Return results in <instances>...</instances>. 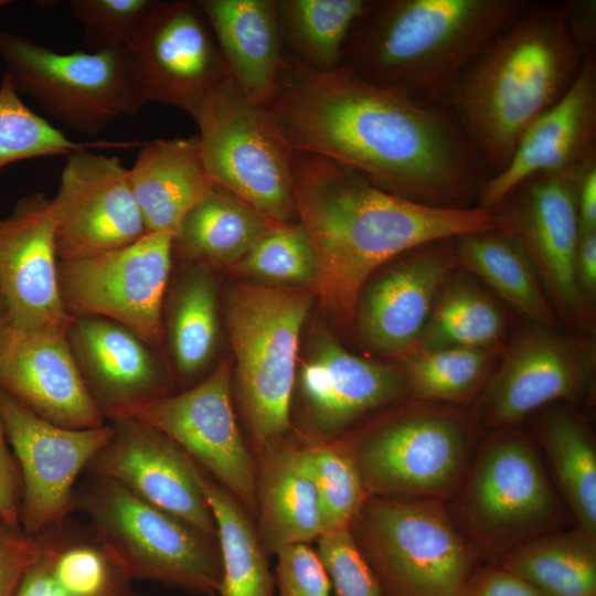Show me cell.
<instances>
[{
  "mask_svg": "<svg viewBox=\"0 0 596 596\" xmlns=\"http://www.w3.org/2000/svg\"><path fill=\"white\" fill-rule=\"evenodd\" d=\"M265 108L289 149L331 159L414 203L477 206L489 178L444 106L366 82L343 65L315 72L285 53Z\"/></svg>",
  "mask_w": 596,
  "mask_h": 596,
  "instance_id": "6da1fadb",
  "label": "cell"
},
{
  "mask_svg": "<svg viewBox=\"0 0 596 596\" xmlns=\"http://www.w3.org/2000/svg\"><path fill=\"white\" fill-rule=\"evenodd\" d=\"M298 222L316 256L313 288L343 327L384 265L430 242L500 228L494 207L438 209L385 192L331 159L292 150Z\"/></svg>",
  "mask_w": 596,
  "mask_h": 596,
  "instance_id": "7a4b0ae2",
  "label": "cell"
},
{
  "mask_svg": "<svg viewBox=\"0 0 596 596\" xmlns=\"http://www.w3.org/2000/svg\"><path fill=\"white\" fill-rule=\"evenodd\" d=\"M587 56L570 31L564 1L526 0L462 68L441 106L489 178L505 168L534 119L567 92Z\"/></svg>",
  "mask_w": 596,
  "mask_h": 596,
  "instance_id": "3957f363",
  "label": "cell"
},
{
  "mask_svg": "<svg viewBox=\"0 0 596 596\" xmlns=\"http://www.w3.org/2000/svg\"><path fill=\"white\" fill-rule=\"evenodd\" d=\"M526 0H368L342 65L372 84L427 105Z\"/></svg>",
  "mask_w": 596,
  "mask_h": 596,
  "instance_id": "277c9868",
  "label": "cell"
},
{
  "mask_svg": "<svg viewBox=\"0 0 596 596\" xmlns=\"http://www.w3.org/2000/svg\"><path fill=\"white\" fill-rule=\"evenodd\" d=\"M454 519L485 562L566 528L570 513L536 444L517 427L483 435L447 501Z\"/></svg>",
  "mask_w": 596,
  "mask_h": 596,
  "instance_id": "5b68a950",
  "label": "cell"
},
{
  "mask_svg": "<svg viewBox=\"0 0 596 596\" xmlns=\"http://www.w3.org/2000/svg\"><path fill=\"white\" fill-rule=\"evenodd\" d=\"M472 407L413 400L347 436L370 497L447 502L482 438Z\"/></svg>",
  "mask_w": 596,
  "mask_h": 596,
  "instance_id": "8992f818",
  "label": "cell"
},
{
  "mask_svg": "<svg viewBox=\"0 0 596 596\" xmlns=\"http://www.w3.org/2000/svg\"><path fill=\"white\" fill-rule=\"evenodd\" d=\"M312 294L294 288L242 284L225 301V320L235 355L238 407L253 454L289 433L299 338Z\"/></svg>",
  "mask_w": 596,
  "mask_h": 596,
  "instance_id": "52a82bcc",
  "label": "cell"
},
{
  "mask_svg": "<svg viewBox=\"0 0 596 596\" xmlns=\"http://www.w3.org/2000/svg\"><path fill=\"white\" fill-rule=\"evenodd\" d=\"M349 532L383 596H458L485 563L441 500L369 497Z\"/></svg>",
  "mask_w": 596,
  "mask_h": 596,
  "instance_id": "ba28073f",
  "label": "cell"
},
{
  "mask_svg": "<svg viewBox=\"0 0 596 596\" xmlns=\"http://www.w3.org/2000/svg\"><path fill=\"white\" fill-rule=\"evenodd\" d=\"M75 498L76 510L131 579L219 595L222 563L216 541L102 477L82 475Z\"/></svg>",
  "mask_w": 596,
  "mask_h": 596,
  "instance_id": "9c48e42d",
  "label": "cell"
},
{
  "mask_svg": "<svg viewBox=\"0 0 596 596\" xmlns=\"http://www.w3.org/2000/svg\"><path fill=\"white\" fill-rule=\"evenodd\" d=\"M205 169L215 188L275 223L298 222L292 150L266 109L228 75L192 116Z\"/></svg>",
  "mask_w": 596,
  "mask_h": 596,
  "instance_id": "30bf717a",
  "label": "cell"
},
{
  "mask_svg": "<svg viewBox=\"0 0 596 596\" xmlns=\"http://www.w3.org/2000/svg\"><path fill=\"white\" fill-rule=\"evenodd\" d=\"M0 58L20 95L78 132L99 135L141 109L126 49L61 53L0 30Z\"/></svg>",
  "mask_w": 596,
  "mask_h": 596,
  "instance_id": "8fae6325",
  "label": "cell"
},
{
  "mask_svg": "<svg viewBox=\"0 0 596 596\" xmlns=\"http://www.w3.org/2000/svg\"><path fill=\"white\" fill-rule=\"evenodd\" d=\"M173 240L169 233H147L123 247L58 260V290L66 312L114 321L148 345H160Z\"/></svg>",
  "mask_w": 596,
  "mask_h": 596,
  "instance_id": "7c38bea8",
  "label": "cell"
},
{
  "mask_svg": "<svg viewBox=\"0 0 596 596\" xmlns=\"http://www.w3.org/2000/svg\"><path fill=\"white\" fill-rule=\"evenodd\" d=\"M594 364L592 338L528 322L503 348L472 408L483 428L517 427L547 405L590 396Z\"/></svg>",
  "mask_w": 596,
  "mask_h": 596,
  "instance_id": "4fadbf2b",
  "label": "cell"
},
{
  "mask_svg": "<svg viewBox=\"0 0 596 596\" xmlns=\"http://www.w3.org/2000/svg\"><path fill=\"white\" fill-rule=\"evenodd\" d=\"M578 166L530 177L494 209L500 231L525 252L555 313L584 332L592 328L594 313L583 302L575 281Z\"/></svg>",
  "mask_w": 596,
  "mask_h": 596,
  "instance_id": "5bb4252c",
  "label": "cell"
},
{
  "mask_svg": "<svg viewBox=\"0 0 596 596\" xmlns=\"http://www.w3.org/2000/svg\"><path fill=\"white\" fill-rule=\"evenodd\" d=\"M118 417L135 418L168 436L255 521L256 460L236 423L228 362H220L194 386L142 403Z\"/></svg>",
  "mask_w": 596,
  "mask_h": 596,
  "instance_id": "9a60e30c",
  "label": "cell"
},
{
  "mask_svg": "<svg viewBox=\"0 0 596 596\" xmlns=\"http://www.w3.org/2000/svg\"><path fill=\"white\" fill-rule=\"evenodd\" d=\"M136 100L175 107L191 117L230 73L196 1H160L126 49Z\"/></svg>",
  "mask_w": 596,
  "mask_h": 596,
  "instance_id": "2e32d148",
  "label": "cell"
},
{
  "mask_svg": "<svg viewBox=\"0 0 596 596\" xmlns=\"http://www.w3.org/2000/svg\"><path fill=\"white\" fill-rule=\"evenodd\" d=\"M0 417L22 478L19 522L30 536L76 510L75 488L113 425L72 429L50 423L0 390Z\"/></svg>",
  "mask_w": 596,
  "mask_h": 596,
  "instance_id": "e0dca14e",
  "label": "cell"
},
{
  "mask_svg": "<svg viewBox=\"0 0 596 596\" xmlns=\"http://www.w3.org/2000/svg\"><path fill=\"white\" fill-rule=\"evenodd\" d=\"M52 201L58 260L111 251L147 234L128 169L117 157L93 149L66 156Z\"/></svg>",
  "mask_w": 596,
  "mask_h": 596,
  "instance_id": "ac0fdd59",
  "label": "cell"
},
{
  "mask_svg": "<svg viewBox=\"0 0 596 596\" xmlns=\"http://www.w3.org/2000/svg\"><path fill=\"white\" fill-rule=\"evenodd\" d=\"M114 432L83 475L110 480L142 501L217 542L216 524L194 460L168 436L130 417L109 421Z\"/></svg>",
  "mask_w": 596,
  "mask_h": 596,
  "instance_id": "d6986e66",
  "label": "cell"
},
{
  "mask_svg": "<svg viewBox=\"0 0 596 596\" xmlns=\"http://www.w3.org/2000/svg\"><path fill=\"white\" fill-rule=\"evenodd\" d=\"M458 268L454 238L427 243L384 265L359 296L353 319L359 340L397 359L415 350L441 287Z\"/></svg>",
  "mask_w": 596,
  "mask_h": 596,
  "instance_id": "ffe728a7",
  "label": "cell"
},
{
  "mask_svg": "<svg viewBox=\"0 0 596 596\" xmlns=\"http://www.w3.org/2000/svg\"><path fill=\"white\" fill-rule=\"evenodd\" d=\"M67 328H20L7 320L0 331V390L55 425L103 426L105 417L83 381Z\"/></svg>",
  "mask_w": 596,
  "mask_h": 596,
  "instance_id": "44dd1931",
  "label": "cell"
},
{
  "mask_svg": "<svg viewBox=\"0 0 596 596\" xmlns=\"http://www.w3.org/2000/svg\"><path fill=\"white\" fill-rule=\"evenodd\" d=\"M55 213L42 192L20 198L0 217V294L20 328L68 327L57 283Z\"/></svg>",
  "mask_w": 596,
  "mask_h": 596,
  "instance_id": "7402d4cb",
  "label": "cell"
},
{
  "mask_svg": "<svg viewBox=\"0 0 596 596\" xmlns=\"http://www.w3.org/2000/svg\"><path fill=\"white\" fill-rule=\"evenodd\" d=\"M304 429L308 438L341 437L356 421L407 397L400 370L349 352L322 334L302 362L298 377Z\"/></svg>",
  "mask_w": 596,
  "mask_h": 596,
  "instance_id": "603a6c76",
  "label": "cell"
},
{
  "mask_svg": "<svg viewBox=\"0 0 596 596\" xmlns=\"http://www.w3.org/2000/svg\"><path fill=\"white\" fill-rule=\"evenodd\" d=\"M596 151V57L587 56L567 92L525 129L498 174L483 184L478 206H497L524 180L578 166Z\"/></svg>",
  "mask_w": 596,
  "mask_h": 596,
  "instance_id": "cb8c5ba5",
  "label": "cell"
},
{
  "mask_svg": "<svg viewBox=\"0 0 596 596\" xmlns=\"http://www.w3.org/2000/svg\"><path fill=\"white\" fill-rule=\"evenodd\" d=\"M67 338L87 391L105 419L171 394L150 345L119 323L72 317Z\"/></svg>",
  "mask_w": 596,
  "mask_h": 596,
  "instance_id": "d4e9b609",
  "label": "cell"
},
{
  "mask_svg": "<svg viewBox=\"0 0 596 596\" xmlns=\"http://www.w3.org/2000/svg\"><path fill=\"white\" fill-rule=\"evenodd\" d=\"M32 538L38 555L13 596H139L88 524L68 517Z\"/></svg>",
  "mask_w": 596,
  "mask_h": 596,
  "instance_id": "484cf974",
  "label": "cell"
},
{
  "mask_svg": "<svg viewBox=\"0 0 596 596\" xmlns=\"http://www.w3.org/2000/svg\"><path fill=\"white\" fill-rule=\"evenodd\" d=\"M255 525L269 555L280 549L317 541L322 534L317 490L301 438L289 433L254 453Z\"/></svg>",
  "mask_w": 596,
  "mask_h": 596,
  "instance_id": "4316f807",
  "label": "cell"
},
{
  "mask_svg": "<svg viewBox=\"0 0 596 596\" xmlns=\"http://www.w3.org/2000/svg\"><path fill=\"white\" fill-rule=\"evenodd\" d=\"M230 75L255 104L273 97L284 62L276 0H196Z\"/></svg>",
  "mask_w": 596,
  "mask_h": 596,
  "instance_id": "83f0119b",
  "label": "cell"
},
{
  "mask_svg": "<svg viewBox=\"0 0 596 596\" xmlns=\"http://www.w3.org/2000/svg\"><path fill=\"white\" fill-rule=\"evenodd\" d=\"M139 147L128 174L147 233L175 237L185 215L215 189L199 137L155 139Z\"/></svg>",
  "mask_w": 596,
  "mask_h": 596,
  "instance_id": "f1b7e54d",
  "label": "cell"
},
{
  "mask_svg": "<svg viewBox=\"0 0 596 596\" xmlns=\"http://www.w3.org/2000/svg\"><path fill=\"white\" fill-rule=\"evenodd\" d=\"M531 416L575 528L596 542V443L590 426L565 402L547 405Z\"/></svg>",
  "mask_w": 596,
  "mask_h": 596,
  "instance_id": "f546056e",
  "label": "cell"
},
{
  "mask_svg": "<svg viewBox=\"0 0 596 596\" xmlns=\"http://www.w3.org/2000/svg\"><path fill=\"white\" fill-rule=\"evenodd\" d=\"M459 267L479 278L529 322L556 330V313L522 247L500 230L454 238Z\"/></svg>",
  "mask_w": 596,
  "mask_h": 596,
  "instance_id": "4dcf8cb0",
  "label": "cell"
},
{
  "mask_svg": "<svg viewBox=\"0 0 596 596\" xmlns=\"http://www.w3.org/2000/svg\"><path fill=\"white\" fill-rule=\"evenodd\" d=\"M274 223L215 188L183 219L173 254L190 265L234 267Z\"/></svg>",
  "mask_w": 596,
  "mask_h": 596,
  "instance_id": "1f68e13d",
  "label": "cell"
},
{
  "mask_svg": "<svg viewBox=\"0 0 596 596\" xmlns=\"http://www.w3.org/2000/svg\"><path fill=\"white\" fill-rule=\"evenodd\" d=\"M195 468L216 524L222 563L217 596H275L269 554L262 545L254 519L198 462Z\"/></svg>",
  "mask_w": 596,
  "mask_h": 596,
  "instance_id": "d6a6232c",
  "label": "cell"
},
{
  "mask_svg": "<svg viewBox=\"0 0 596 596\" xmlns=\"http://www.w3.org/2000/svg\"><path fill=\"white\" fill-rule=\"evenodd\" d=\"M507 328L505 315L492 294L468 276L454 273L441 287L415 350L465 347L500 351Z\"/></svg>",
  "mask_w": 596,
  "mask_h": 596,
  "instance_id": "836d02e7",
  "label": "cell"
},
{
  "mask_svg": "<svg viewBox=\"0 0 596 596\" xmlns=\"http://www.w3.org/2000/svg\"><path fill=\"white\" fill-rule=\"evenodd\" d=\"M496 563L545 596H596V542L576 528L533 539Z\"/></svg>",
  "mask_w": 596,
  "mask_h": 596,
  "instance_id": "e575fe53",
  "label": "cell"
},
{
  "mask_svg": "<svg viewBox=\"0 0 596 596\" xmlns=\"http://www.w3.org/2000/svg\"><path fill=\"white\" fill-rule=\"evenodd\" d=\"M368 0H276L285 53L320 73L342 65L348 36Z\"/></svg>",
  "mask_w": 596,
  "mask_h": 596,
  "instance_id": "d590c367",
  "label": "cell"
},
{
  "mask_svg": "<svg viewBox=\"0 0 596 596\" xmlns=\"http://www.w3.org/2000/svg\"><path fill=\"white\" fill-rule=\"evenodd\" d=\"M499 352L465 347L414 350L398 359V366L408 397L468 406L493 373Z\"/></svg>",
  "mask_w": 596,
  "mask_h": 596,
  "instance_id": "8d00e7d4",
  "label": "cell"
},
{
  "mask_svg": "<svg viewBox=\"0 0 596 596\" xmlns=\"http://www.w3.org/2000/svg\"><path fill=\"white\" fill-rule=\"evenodd\" d=\"M169 305V341L179 374L190 379L211 360L217 343L216 287L211 268L190 265Z\"/></svg>",
  "mask_w": 596,
  "mask_h": 596,
  "instance_id": "74e56055",
  "label": "cell"
},
{
  "mask_svg": "<svg viewBox=\"0 0 596 596\" xmlns=\"http://www.w3.org/2000/svg\"><path fill=\"white\" fill-rule=\"evenodd\" d=\"M298 436L318 494L322 534L349 530L370 497L350 443L344 436Z\"/></svg>",
  "mask_w": 596,
  "mask_h": 596,
  "instance_id": "f35d334b",
  "label": "cell"
},
{
  "mask_svg": "<svg viewBox=\"0 0 596 596\" xmlns=\"http://www.w3.org/2000/svg\"><path fill=\"white\" fill-rule=\"evenodd\" d=\"M139 141H75L21 99L9 75L0 78V170L33 158L68 156L83 149H128Z\"/></svg>",
  "mask_w": 596,
  "mask_h": 596,
  "instance_id": "ab89813d",
  "label": "cell"
},
{
  "mask_svg": "<svg viewBox=\"0 0 596 596\" xmlns=\"http://www.w3.org/2000/svg\"><path fill=\"white\" fill-rule=\"evenodd\" d=\"M244 275L278 284H313L316 256L299 223H274L235 264Z\"/></svg>",
  "mask_w": 596,
  "mask_h": 596,
  "instance_id": "60d3db41",
  "label": "cell"
},
{
  "mask_svg": "<svg viewBox=\"0 0 596 596\" xmlns=\"http://www.w3.org/2000/svg\"><path fill=\"white\" fill-rule=\"evenodd\" d=\"M159 0H70L71 15L88 52L128 49L140 35Z\"/></svg>",
  "mask_w": 596,
  "mask_h": 596,
  "instance_id": "b9f144b4",
  "label": "cell"
},
{
  "mask_svg": "<svg viewBox=\"0 0 596 596\" xmlns=\"http://www.w3.org/2000/svg\"><path fill=\"white\" fill-rule=\"evenodd\" d=\"M316 551L329 575L332 596H383L349 530L321 534Z\"/></svg>",
  "mask_w": 596,
  "mask_h": 596,
  "instance_id": "7bdbcfd3",
  "label": "cell"
},
{
  "mask_svg": "<svg viewBox=\"0 0 596 596\" xmlns=\"http://www.w3.org/2000/svg\"><path fill=\"white\" fill-rule=\"evenodd\" d=\"M275 555L277 596H332L329 575L317 551L309 544L288 545Z\"/></svg>",
  "mask_w": 596,
  "mask_h": 596,
  "instance_id": "ee69618b",
  "label": "cell"
},
{
  "mask_svg": "<svg viewBox=\"0 0 596 596\" xmlns=\"http://www.w3.org/2000/svg\"><path fill=\"white\" fill-rule=\"evenodd\" d=\"M38 555L34 538L0 517V596H13Z\"/></svg>",
  "mask_w": 596,
  "mask_h": 596,
  "instance_id": "f6af8a7d",
  "label": "cell"
},
{
  "mask_svg": "<svg viewBox=\"0 0 596 596\" xmlns=\"http://www.w3.org/2000/svg\"><path fill=\"white\" fill-rule=\"evenodd\" d=\"M458 596H545L497 563H482Z\"/></svg>",
  "mask_w": 596,
  "mask_h": 596,
  "instance_id": "bcb514c9",
  "label": "cell"
},
{
  "mask_svg": "<svg viewBox=\"0 0 596 596\" xmlns=\"http://www.w3.org/2000/svg\"><path fill=\"white\" fill-rule=\"evenodd\" d=\"M22 478L18 461L10 448L0 417V517L13 526H20Z\"/></svg>",
  "mask_w": 596,
  "mask_h": 596,
  "instance_id": "7dc6e473",
  "label": "cell"
},
{
  "mask_svg": "<svg viewBox=\"0 0 596 596\" xmlns=\"http://www.w3.org/2000/svg\"><path fill=\"white\" fill-rule=\"evenodd\" d=\"M576 206L579 235L596 232V151L589 153L576 172Z\"/></svg>",
  "mask_w": 596,
  "mask_h": 596,
  "instance_id": "c3c4849f",
  "label": "cell"
},
{
  "mask_svg": "<svg viewBox=\"0 0 596 596\" xmlns=\"http://www.w3.org/2000/svg\"><path fill=\"white\" fill-rule=\"evenodd\" d=\"M575 281L583 302L594 313L596 298V232L579 235Z\"/></svg>",
  "mask_w": 596,
  "mask_h": 596,
  "instance_id": "681fc988",
  "label": "cell"
},
{
  "mask_svg": "<svg viewBox=\"0 0 596 596\" xmlns=\"http://www.w3.org/2000/svg\"><path fill=\"white\" fill-rule=\"evenodd\" d=\"M570 31L577 44L589 55L596 50V1H564Z\"/></svg>",
  "mask_w": 596,
  "mask_h": 596,
  "instance_id": "f907efd6",
  "label": "cell"
},
{
  "mask_svg": "<svg viewBox=\"0 0 596 596\" xmlns=\"http://www.w3.org/2000/svg\"><path fill=\"white\" fill-rule=\"evenodd\" d=\"M12 1L10 0H0V10L3 9L4 7L11 4Z\"/></svg>",
  "mask_w": 596,
  "mask_h": 596,
  "instance_id": "816d5d0a",
  "label": "cell"
},
{
  "mask_svg": "<svg viewBox=\"0 0 596 596\" xmlns=\"http://www.w3.org/2000/svg\"><path fill=\"white\" fill-rule=\"evenodd\" d=\"M8 318L0 320V331L2 329V326L7 322Z\"/></svg>",
  "mask_w": 596,
  "mask_h": 596,
  "instance_id": "f5cc1de1",
  "label": "cell"
}]
</instances>
